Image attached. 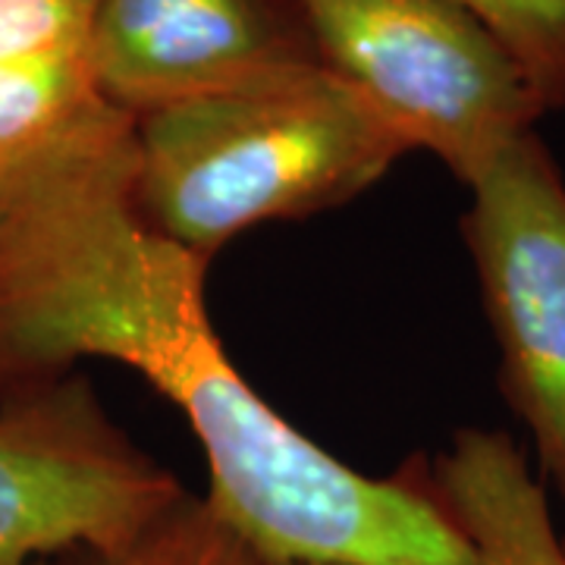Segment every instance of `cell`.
I'll return each instance as SVG.
<instances>
[{
    "label": "cell",
    "mask_w": 565,
    "mask_h": 565,
    "mask_svg": "<svg viewBox=\"0 0 565 565\" xmlns=\"http://www.w3.org/2000/svg\"><path fill=\"white\" fill-rule=\"evenodd\" d=\"M136 120L0 195V396L126 364L182 412L207 505L248 544L305 565H471L430 487L340 462L230 362L204 302L207 262L132 199Z\"/></svg>",
    "instance_id": "6da1fadb"
},
{
    "label": "cell",
    "mask_w": 565,
    "mask_h": 565,
    "mask_svg": "<svg viewBox=\"0 0 565 565\" xmlns=\"http://www.w3.org/2000/svg\"><path fill=\"white\" fill-rule=\"evenodd\" d=\"M408 154L323 63L136 120L132 199L148 226L211 258L258 223L362 195Z\"/></svg>",
    "instance_id": "7a4b0ae2"
},
{
    "label": "cell",
    "mask_w": 565,
    "mask_h": 565,
    "mask_svg": "<svg viewBox=\"0 0 565 565\" xmlns=\"http://www.w3.org/2000/svg\"><path fill=\"white\" fill-rule=\"evenodd\" d=\"M318 61L465 185L546 107L522 63L459 0H292Z\"/></svg>",
    "instance_id": "3957f363"
},
{
    "label": "cell",
    "mask_w": 565,
    "mask_h": 565,
    "mask_svg": "<svg viewBox=\"0 0 565 565\" xmlns=\"http://www.w3.org/2000/svg\"><path fill=\"white\" fill-rule=\"evenodd\" d=\"M182 493L79 371L0 396V565L117 550Z\"/></svg>",
    "instance_id": "277c9868"
},
{
    "label": "cell",
    "mask_w": 565,
    "mask_h": 565,
    "mask_svg": "<svg viewBox=\"0 0 565 565\" xmlns=\"http://www.w3.org/2000/svg\"><path fill=\"white\" fill-rule=\"evenodd\" d=\"M465 239L503 355V390L565 497V182L534 132L468 185Z\"/></svg>",
    "instance_id": "5b68a950"
},
{
    "label": "cell",
    "mask_w": 565,
    "mask_h": 565,
    "mask_svg": "<svg viewBox=\"0 0 565 565\" xmlns=\"http://www.w3.org/2000/svg\"><path fill=\"white\" fill-rule=\"evenodd\" d=\"M85 61L132 120L321 63L292 0H98Z\"/></svg>",
    "instance_id": "8992f818"
},
{
    "label": "cell",
    "mask_w": 565,
    "mask_h": 565,
    "mask_svg": "<svg viewBox=\"0 0 565 565\" xmlns=\"http://www.w3.org/2000/svg\"><path fill=\"white\" fill-rule=\"evenodd\" d=\"M427 487L462 531L471 565H565L544 487L505 434L459 430Z\"/></svg>",
    "instance_id": "52a82bcc"
},
{
    "label": "cell",
    "mask_w": 565,
    "mask_h": 565,
    "mask_svg": "<svg viewBox=\"0 0 565 565\" xmlns=\"http://www.w3.org/2000/svg\"><path fill=\"white\" fill-rule=\"evenodd\" d=\"M132 122L104 98L92 66L0 61V195Z\"/></svg>",
    "instance_id": "ba28073f"
},
{
    "label": "cell",
    "mask_w": 565,
    "mask_h": 565,
    "mask_svg": "<svg viewBox=\"0 0 565 565\" xmlns=\"http://www.w3.org/2000/svg\"><path fill=\"white\" fill-rule=\"evenodd\" d=\"M82 565H305L286 563L223 522L204 497L182 493L136 537L107 553H88Z\"/></svg>",
    "instance_id": "9c48e42d"
},
{
    "label": "cell",
    "mask_w": 565,
    "mask_h": 565,
    "mask_svg": "<svg viewBox=\"0 0 565 565\" xmlns=\"http://www.w3.org/2000/svg\"><path fill=\"white\" fill-rule=\"evenodd\" d=\"M522 63L546 110L565 107V0H459Z\"/></svg>",
    "instance_id": "30bf717a"
},
{
    "label": "cell",
    "mask_w": 565,
    "mask_h": 565,
    "mask_svg": "<svg viewBox=\"0 0 565 565\" xmlns=\"http://www.w3.org/2000/svg\"><path fill=\"white\" fill-rule=\"evenodd\" d=\"M98 0H0V61H76Z\"/></svg>",
    "instance_id": "8fae6325"
},
{
    "label": "cell",
    "mask_w": 565,
    "mask_h": 565,
    "mask_svg": "<svg viewBox=\"0 0 565 565\" xmlns=\"http://www.w3.org/2000/svg\"><path fill=\"white\" fill-rule=\"evenodd\" d=\"M35 565H47V563H35Z\"/></svg>",
    "instance_id": "7c38bea8"
}]
</instances>
